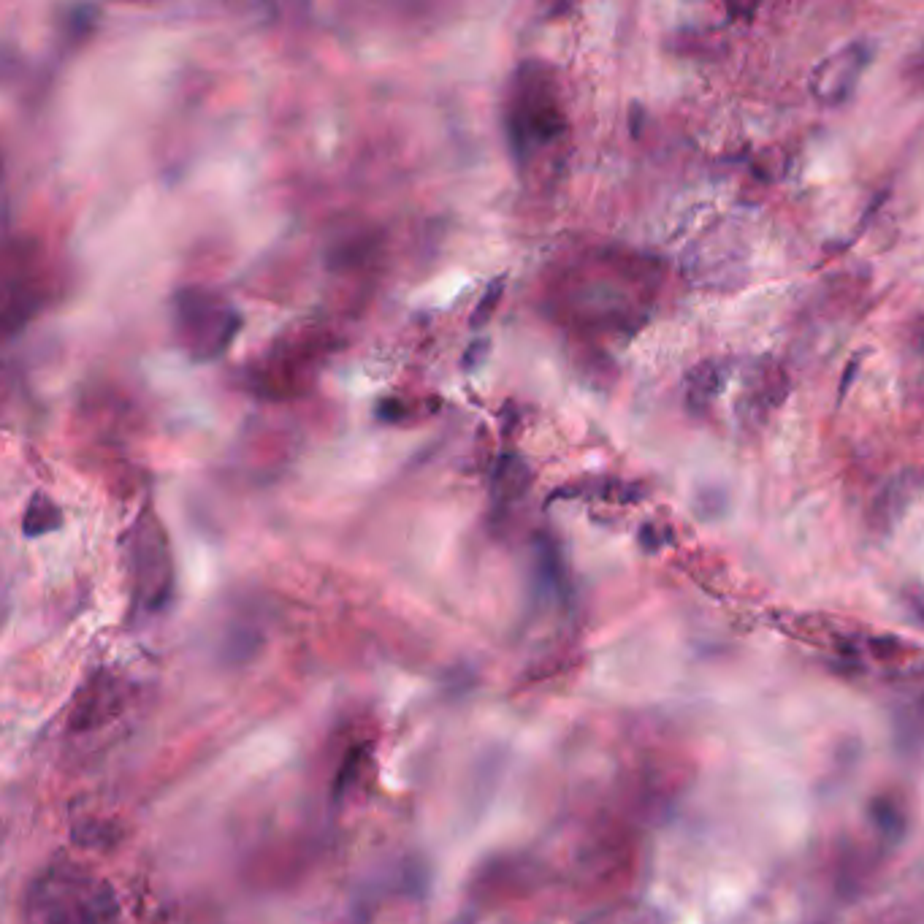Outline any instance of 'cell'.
Listing matches in <instances>:
<instances>
[{
    "label": "cell",
    "instance_id": "5b68a950",
    "mask_svg": "<svg viewBox=\"0 0 924 924\" xmlns=\"http://www.w3.org/2000/svg\"><path fill=\"white\" fill-rule=\"evenodd\" d=\"M870 63H873V47L868 41H849L846 47L835 49L813 68L808 90L822 106H840L854 95Z\"/></svg>",
    "mask_w": 924,
    "mask_h": 924
},
{
    "label": "cell",
    "instance_id": "30bf717a",
    "mask_svg": "<svg viewBox=\"0 0 924 924\" xmlns=\"http://www.w3.org/2000/svg\"><path fill=\"white\" fill-rule=\"evenodd\" d=\"M499 296H502V280H496L494 285H491V288H488V293L486 296H483V304H480V307H477V312H475V318H472V323H483V320H488V315H491V312H494V307H496V299H499Z\"/></svg>",
    "mask_w": 924,
    "mask_h": 924
},
{
    "label": "cell",
    "instance_id": "ba28073f",
    "mask_svg": "<svg viewBox=\"0 0 924 924\" xmlns=\"http://www.w3.org/2000/svg\"><path fill=\"white\" fill-rule=\"evenodd\" d=\"M117 686L112 681L106 683H90V689L84 691V700L76 705L74 716H71V724L74 727H93L98 721L103 719H112L117 708Z\"/></svg>",
    "mask_w": 924,
    "mask_h": 924
},
{
    "label": "cell",
    "instance_id": "8fae6325",
    "mask_svg": "<svg viewBox=\"0 0 924 924\" xmlns=\"http://www.w3.org/2000/svg\"><path fill=\"white\" fill-rule=\"evenodd\" d=\"M908 605L914 607L916 616L924 621V591H911V594H908Z\"/></svg>",
    "mask_w": 924,
    "mask_h": 924
},
{
    "label": "cell",
    "instance_id": "277c9868",
    "mask_svg": "<svg viewBox=\"0 0 924 924\" xmlns=\"http://www.w3.org/2000/svg\"><path fill=\"white\" fill-rule=\"evenodd\" d=\"M171 594V559L158 523L141 521L133 534V597L147 610H160Z\"/></svg>",
    "mask_w": 924,
    "mask_h": 924
},
{
    "label": "cell",
    "instance_id": "3957f363",
    "mask_svg": "<svg viewBox=\"0 0 924 924\" xmlns=\"http://www.w3.org/2000/svg\"><path fill=\"white\" fill-rule=\"evenodd\" d=\"M179 342L196 361H212L225 353L242 328V318L228 301L206 288L179 290L174 299Z\"/></svg>",
    "mask_w": 924,
    "mask_h": 924
},
{
    "label": "cell",
    "instance_id": "9c48e42d",
    "mask_svg": "<svg viewBox=\"0 0 924 924\" xmlns=\"http://www.w3.org/2000/svg\"><path fill=\"white\" fill-rule=\"evenodd\" d=\"M63 523V513L47 494H33V499L25 507V518H22V532L28 537H41L60 529Z\"/></svg>",
    "mask_w": 924,
    "mask_h": 924
},
{
    "label": "cell",
    "instance_id": "6da1fadb",
    "mask_svg": "<svg viewBox=\"0 0 924 924\" xmlns=\"http://www.w3.org/2000/svg\"><path fill=\"white\" fill-rule=\"evenodd\" d=\"M112 887L74 862H55L30 884L25 924H117Z\"/></svg>",
    "mask_w": 924,
    "mask_h": 924
},
{
    "label": "cell",
    "instance_id": "52a82bcc",
    "mask_svg": "<svg viewBox=\"0 0 924 924\" xmlns=\"http://www.w3.org/2000/svg\"><path fill=\"white\" fill-rule=\"evenodd\" d=\"M732 377V361H702L686 377V404L691 412L705 415L716 407L721 393L727 388V380Z\"/></svg>",
    "mask_w": 924,
    "mask_h": 924
},
{
    "label": "cell",
    "instance_id": "7a4b0ae2",
    "mask_svg": "<svg viewBox=\"0 0 924 924\" xmlns=\"http://www.w3.org/2000/svg\"><path fill=\"white\" fill-rule=\"evenodd\" d=\"M567 133V117L551 76L537 63H526L518 71L513 95L507 103V136L521 163L537 150H545Z\"/></svg>",
    "mask_w": 924,
    "mask_h": 924
},
{
    "label": "cell",
    "instance_id": "8992f818",
    "mask_svg": "<svg viewBox=\"0 0 924 924\" xmlns=\"http://www.w3.org/2000/svg\"><path fill=\"white\" fill-rule=\"evenodd\" d=\"M691 258H713L708 263H697L691 266L694 277H700L702 285H727V280H735V274L743 277V250L735 239H729L727 234L719 236H702V242L694 247Z\"/></svg>",
    "mask_w": 924,
    "mask_h": 924
},
{
    "label": "cell",
    "instance_id": "7c38bea8",
    "mask_svg": "<svg viewBox=\"0 0 924 924\" xmlns=\"http://www.w3.org/2000/svg\"><path fill=\"white\" fill-rule=\"evenodd\" d=\"M916 350H919L924 358V318H922V323H919V328H916Z\"/></svg>",
    "mask_w": 924,
    "mask_h": 924
}]
</instances>
